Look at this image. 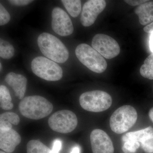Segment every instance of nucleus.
<instances>
[{
	"mask_svg": "<svg viewBox=\"0 0 153 153\" xmlns=\"http://www.w3.org/2000/svg\"><path fill=\"white\" fill-rule=\"evenodd\" d=\"M0 153H6L5 152H3V151H1V152H0Z\"/></svg>",
	"mask_w": 153,
	"mask_h": 153,
	"instance_id": "nucleus-33",
	"label": "nucleus"
},
{
	"mask_svg": "<svg viewBox=\"0 0 153 153\" xmlns=\"http://www.w3.org/2000/svg\"><path fill=\"white\" fill-rule=\"evenodd\" d=\"M152 137H153V128L149 126L137 131L127 133L123 136L122 139L124 143L128 141H134L140 143Z\"/></svg>",
	"mask_w": 153,
	"mask_h": 153,
	"instance_id": "nucleus-15",
	"label": "nucleus"
},
{
	"mask_svg": "<svg viewBox=\"0 0 153 153\" xmlns=\"http://www.w3.org/2000/svg\"><path fill=\"white\" fill-rule=\"evenodd\" d=\"M5 81L13 88L15 95L19 99L24 98L27 82L26 77L21 74L10 72L6 75Z\"/></svg>",
	"mask_w": 153,
	"mask_h": 153,
	"instance_id": "nucleus-13",
	"label": "nucleus"
},
{
	"mask_svg": "<svg viewBox=\"0 0 153 153\" xmlns=\"http://www.w3.org/2000/svg\"><path fill=\"white\" fill-rule=\"evenodd\" d=\"M27 153H53L46 145L38 140H31L27 144Z\"/></svg>",
	"mask_w": 153,
	"mask_h": 153,
	"instance_id": "nucleus-17",
	"label": "nucleus"
},
{
	"mask_svg": "<svg viewBox=\"0 0 153 153\" xmlns=\"http://www.w3.org/2000/svg\"><path fill=\"white\" fill-rule=\"evenodd\" d=\"M0 68H1V71L2 68V66L1 63H0Z\"/></svg>",
	"mask_w": 153,
	"mask_h": 153,
	"instance_id": "nucleus-32",
	"label": "nucleus"
},
{
	"mask_svg": "<svg viewBox=\"0 0 153 153\" xmlns=\"http://www.w3.org/2000/svg\"><path fill=\"white\" fill-rule=\"evenodd\" d=\"M140 144L146 153H153V137L144 140Z\"/></svg>",
	"mask_w": 153,
	"mask_h": 153,
	"instance_id": "nucleus-24",
	"label": "nucleus"
},
{
	"mask_svg": "<svg viewBox=\"0 0 153 153\" xmlns=\"http://www.w3.org/2000/svg\"><path fill=\"white\" fill-rule=\"evenodd\" d=\"M134 12L138 16L141 25H149L153 22V1H148L138 6Z\"/></svg>",
	"mask_w": 153,
	"mask_h": 153,
	"instance_id": "nucleus-14",
	"label": "nucleus"
},
{
	"mask_svg": "<svg viewBox=\"0 0 153 153\" xmlns=\"http://www.w3.org/2000/svg\"><path fill=\"white\" fill-rule=\"evenodd\" d=\"M93 153H114V147L112 140L105 131L95 129L91 131L90 137Z\"/></svg>",
	"mask_w": 153,
	"mask_h": 153,
	"instance_id": "nucleus-11",
	"label": "nucleus"
},
{
	"mask_svg": "<svg viewBox=\"0 0 153 153\" xmlns=\"http://www.w3.org/2000/svg\"><path fill=\"white\" fill-rule=\"evenodd\" d=\"M140 143L134 141H128L124 143L122 150L125 153H134L140 146Z\"/></svg>",
	"mask_w": 153,
	"mask_h": 153,
	"instance_id": "nucleus-22",
	"label": "nucleus"
},
{
	"mask_svg": "<svg viewBox=\"0 0 153 153\" xmlns=\"http://www.w3.org/2000/svg\"><path fill=\"white\" fill-rule=\"evenodd\" d=\"M64 7L71 16L76 18L81 11V1L79 0H62Z\"/></svg>",
	"mask_w": 153,
	"mask_h": 153,
	"instance_id": "nucleus-18",
	"label": "nucleus"
},
{
	"mask_svg": "<svg viewBox=\"0 0 153 153\" xmlns=\"http://www.w3.org/2000/svg\"><path fill=\"white\" fill-rule=\"evenodd\" d=\"M140 73L145 78L153 79V53L144 60L140 68Z\"/></svg>",
	"mask_w": 153,
	"mask_h": 153,
	"instance_id": "nucleus-19",
	"label": "nucleus"
},
{
	"mask_svg": "<svg viewBox=\"0 0 153 153\" xmlns=\"http://www.w3.org/2000/svg\"><path fill=\"white\" fill-rule=\"evenodd\" d=\"M21 140V136L13 129H0V148L5 152H13Z\"/></svg>",
	"mask_w": 153,
	"mask_h": 153,
	"instance_id": "nucleus-12",
	"label": "nucleus"
},
{
	"mask_svg": "<svg viewBox=\"0 0 153 153\" xmlns=\"http://www.w3.org/2000/svg\"><path fill=\"white\" fill-rule=\"evenodd\" d=\"M20 121L19 115L14 112H6L0 115V122L8 125H18Z\"/></svg>",
	"mask_w": 153,
	"mask_h": 153,
	"instance_id": "nucleus-21",
	"label": "nucleus"
},
{
	"mask_svg": "<svg viewBox=\"0 0 153 153\" xmlns=\"http://www.w3.org/2000/svg\"><path fill=\"white\" fill-rule=\"evenodd\" d=\"M138 115L136 110L130 105L119 108L110 119V126L113 131L121 134L128 131L136 122Z\"/></svg>",
	"mask_w": 153,
	"mask_h": 153,
	"instance_id": "nucleus-3",
	"label": "nucleus"
},
{
	"mask_svg": "<svg viewBox=\"0 0 153 153\" xmlns=\"http://www.w3.org/2000/svg\"><path fill=\"white\" fill-rule=\"evenodd\" d=\"M149 115L151 120L153 123V107L150 109L149 111Z\"/></svg>",
	"mask_w": 153,
	"mask_h": 153,
	"instance_id": "nucleus-31",
	"label": "nucleus"
},
{
	"mask_svg": "<svg viewBox=\"0 0 153 153\" xmlns=\"http://www.w3.org/2000/svg\"><path fill=\"white\" fill-rule=\"evenodd\" d=\"M78 120L74 112L67 110L58 111L49 117L48 124L54 131L67 134L74 131L77 126Z\"/></svg>",
	"mask_w": 153,
	"mask_h": 153,
	"instance_id": "nucleus-7",
	"label": "nucleus"
},
{
	"mask_svg": "<svg viewBox=\"0 0 153 153\" xmlns=\"http://www.w3.org/2000/svg\"><path fill=\"white\" fill-rule=\"evenodd\" d=\"M80 149L79 146H75L72 148L70 153H80Z\"/></svg>",
	"mask_w": 153,
	"mask_h": 153,
	"instance_id": "nucleus-30",
	"label": "nucleus"
},
{
	"mask_svg": "<svg viewBox=\"0 0 153 153\" xmlns=\"http://www.w3.org/2000/svg\"><path fill=\"white\" fill-rule=\"evenodd\" d=\"M91 46L105 58L111 59L117 57L120 52L117 41L110 36L97 34L92 39Z\"/></svg>",
	"mask_w": 153,
	"mask_h": 153,
	"instance_id": "nucleus-8",
	"label": "nucleus"
},
{
	"mask_svg": "<svg viewBox=\"0 0 153 153\" xmlns=\"http://www.w3.org/2000/svg\"><path fill=\"white\" fill-rule=\"evenodd\" d=\"M52 30L61 36L71 35L74 31V27L70 17L63 9L55 7L52 14Z\"/></svg>",
	"mask_w": 153,
	"mask_h": 153,
	"instance_id": "nucleus-9",
	"label": "nucleus"
},
{
	"mask_svg": "<svg viewBox=\"0 0 153 153\" xmlns=\"http://www.w3.org/2000/svg\"><path fill=\"white\" fill-rule=\"evenodd\" d=\"M11 17L10 14L4 6L0 4V25L3 26L7 24L10 20Z\"/></svg>",
	"mask_w": 153,
	"mask_h": 153,
	"instance_id": "nucleus-23",
	"label": "nucleus"
},
{
	"mask_svg": "<svg viewBox=\"0 0 153 153\" xmlns=\"http://www.w3.org/2000/svg\"><path fill=\"white\" fill-rule=\"evenodd\" d=\"M21 114L30 119H41L52 113L53 105L43 97L38 95L26 97L22 100L19 105Z\"/></svg>",
	"mask_w": 153,
	"mask_h": 153,
	"instance_id": "nucleus-1",
	"label": "nucleus"
},
{
	"mask_svg": "<svg viewBox=\"0 0 153 153\" xmlns=\"http://www.w3.org/2000/svg\"><path fill=\"white\" fill-rule=\"evenodd\" d=\"M112 100L108 93L100 90L86 91L79 97V102L83 109L87 111L100 112L110 107Z\"/></svg>",
	"mask_w": 153,
	"mask_h": 153,
	"instance_id": "nucleus-5",
	"label": "nucleus"
},
{
	"mask_svg": "<svg viewBox=\"0 0 153 153\" xmlns=\"http://www.w3.org/2000/svg\"><path fill=\"white\" fill-rule=\"evenodd\" d=\"M62 148V142L59 140H55L53 143L52 152L53 153H59Z\"/></svg>",
	"mask_w": 153,
	"mask_h": 153,
	"instance_id": "nucleus-26",
	"label": "nucleus"
},
{
	"mask_svg": "<svg viewBox=\"0 0 153 153\" xmlns=\"http://www.w3.org/2000/svg\"><path fill=\"white\" fill-rule=\"evenodd\" d=\"M76 57L89 70L97 73L105 71L107 63L104 57L93 47L85 44H79L75 49Z\"/></svg>",
	"mask_w": 153,
	"mask_h": 153,
	"instance_id": "nucleus-4",
	"label": "nucleus"
},
{
	"mask_svg": "<svg viewBox=\"0 0 153 153\" xmlns=\"http://www.w3.org/2000/svg\"><path fill=\"white\" fill-rule=\"evenodd\" d=\"M33 1L32 0H10L9 2L11 4L17 6H27L33 2Z\"/></svg>",
	"mask_w": 153,
	"mask_h": 153,
	"instance_id": "nucleus-25",
	"label": "nucleus"
},
{
	"mask_svg": "<svg viewBox=\"0 0 153 153\" xmlns=\"http://www.w3.org/2000/svg\"><path fill=\"white\" fill-rule=\"evenodd\" d=\"M10 91L4 85L0 86V105L3 109L10 110L13 108V104L12 102Z\"/></svg>",
	"mask_w": 153,
	"mask_h": 153,
	"instance_id": "nucleus-16",
	"label": "nucleus"
},
{
	"mask_svg": "<svg viewBox=\"0 0 153 153\" xmlns=\"http://www.w3.org/2000/svg\"><path fill=\"white\" fill-rule=\"evenodd\" d=\"M33 73L47 81H58L63 76V70L56 62L44 57H37L31 63Z\"/></svg>",
	"mask_w": 153,
	"mask_h": 153,
	"instance_id": "nucleus-6",
	"label": "nucleus"
},
{
	"mask_svg": "<svg viewBox=\"0 0 153 153\" xmlns=\"http://www.w3.org/2000/svg\"><path fill=\"white\" fill-rule=\"evenodd\" d=\"M106 6V2L104 0H90L86 2L83 5L80 17L82 26L88 27L93 25Z\"/></svg>",
	"mask_w": 153,
	"mask_h": 153,
	"instance_id": "nucleus-10",
	"label": "nucleus"
},
{
	"mask_svg": "<svg viewBox=\"0 0 153 153\" xmlns=\"http://www.w3.org/2000/svg\"><path fill=\"white\" fill-rule=\"evenodd\" d=\"M146 0H126L124 1L130 5L139 6L147 2Z\"/></svg>",
	"mask_w": 153,
	"mask_h": 153,
	"instance_id": "nucleus-27",
	"label": "nucleus"
},
{
	"mask_svg": "<svg viewBox=\"0 0 153 153\" xmlns=\"http://www.w3.org/2000/svg\"><path fill=\"white\" fill-rule=\"evenodd\" d=\"M143 30L145 33H151V34L153 33V22L149 25L146 26L144 28Z\"/></svg>",
	"mask_w": 153,
	"mask_h": 153,
	"instance_id": "nucleus-28",
	"label": "nucleus"
},
{
	"mask_svg": "<svg viewBox=\"0 0 153 153\" xmlns=\"http://www.w3.org/2000/svg\"><path fill=\"white\" fill-rule=\"evenodd\" d=\"M38 47L44 56L58 63H63L69 57L68 49L57 37L47 33H41L38 38Z\"/></svg>",
	"mask_w": 153,
	"mask_h": 153,
	"instance_id": "nucleus-2",
	"label": "nucleus"
},
{
	"mask_svg": "<svg viewBox=\"0 0 153 153\" xmlns=\"http://www.w3.org/2000/svg\"><path fill=\"white\" fill-rule=\"evenodd\" d=\"M149 46L151 52L153 53V33H151L150 36Z\"/></svg>",
	"mask_w": 153,
	"mask_h": 153,
	"instance_id": "nucleus-29",
	"label": "nucleus"
},
{
	"mask_svg": "<svg viewBox=\"0 0 153 153\" xmlns=\"http://www.w3.org/2000/svg\"><path fill=\"white\" fill-rule=\"evenodd\" d=\"M15 54V49L13 45L7 41L0 40V56L5 59L12 58Z\"/></svg>",
	"mask_w": 153,
	"mask_h": 153,
	"instance_id": "nucleus-20",
	"label": "nucleus"
}]
</instances>
